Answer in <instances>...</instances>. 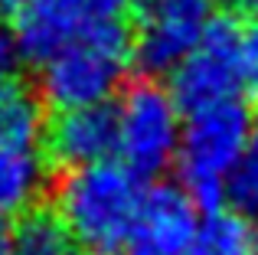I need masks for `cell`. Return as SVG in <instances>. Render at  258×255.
<instances>
[{
	"label": "cell",
	"instance_id": "cell-1",
	"mask_svg": "<svg viewBox=\"0 0 258 255\" xmlns=\"http://www.w3.org/2000/svg\"><path fill=\"white\" fill-rule=\"evenodd\" d=\"M144 177L121 160L66 170L56 183V213L66 219L79 245L95 255H114L124 249L131 226L144 200Z\"/></svg>",
	"mask_w": 258,
	"mask_h": 255
},
{
	"label": "cell",
	"instance_id": "cell-2",
	"mask_svg": "<svg viewBox=\"0 0 258 255\" xmlns=\"http://www.w3.org/2000/svg\"><path fill=\"white\" fill-rule=\"evenodd\" d=\"M252 124L255 111L242 95L186 115L176 151V173H180V186L193 197L200 213L229 203L226 186L248 144Z\"/></svg>",
	"mask_w": 258,
	"mask_h": 255
},
{
	"label": "cell",
	"instance_id": "cell-3",
	"mask_svg": "<svg viewBox=\"0 0 258 255\" xmlns=\"http://www.w3.org/2000/svg\"><path fill=\"white\" fill-rule=\"evenodd\" d=\"M131 62V30L124 20L95 23L85 36L39 66V98L56 111L105 105L124 82Z\"/></svg>",
	"mask_w": 258,
	"mask_h": 255
},
{
	"label": "cell",
	"instance_id": "cell-4",
	"mask_svg": "<svg viewBox=\"0 0 258 255\" xmlns=\"http://www.w3.org/2000/svg\"><path fill=\"white\" fill-rule=\"evenodd\" d=\"M118 115V160L138 177H157L176 160L180 151V105L173 92L151 76L131 82L121 92Z\"/></svg>",
	"mask_w": 258,
	"mask_h": 255
},
{
	"label": "cell",
	"instance_id": "cell-5",
	"mask_svg": "<svg viewBox=\"0 0 258 255\" xmlns=\"http://www.w3.org/2000/svg\"><path fill=\"white\" fill-rule=\"evenodd\" d=\"M245 82V26L229 13L209 17L200 46L170 72V92L183 115L239 98Z\"/></svg>",
	"mask_w": 258,
	"mask_h": 255
},
{
	"label": "cell",
	"instance_id": "cell-6",
	"mask_svg": "<svg viewBox=\"0 0 258 255\" xmlns=\"http://www.w3.org/2000/svg\"><path fill=\"white\" fill-rule=\"evenodd\" d=\"M209 26L203 0H138L131 59L144 76H170L200 46Z\"/></svg>",
	"mask_w": 258,
	"mask_h": 255
},
{
	"label": "cell",
	"instance_id": "cell-7",
	"mask_svg": "<svg viewBox=\"0 0 258 255\" xmlns=\"http://www.w3.org/2000/svg\"><path fill=\"white\" fill-rule=\"evenodd\" d=\"M200 206L180 183H151L124 242V255H189Z\"/></svg>",
	"mask_w": 258,
	"mask_h": 255
},
{
	"label": "cell",
	"instance_id": "cell-8",
	"mask_svg": "<svg viewBox=\"0 0 258 255\" xmlns=\"http://www.w3.org/2000/svg\"><path fill=\"white\" fill-rule=\"evenodd\" d=\"M43 154L59 173L108 160L118 154V115L108 105L56 111L43 131Z\"/></svg>",
	"mask_w": 258,
	"mask_h": 255
},
{
	"label": "cell",
	"instance_id": "cell-9",
	"mask_svg": "<svg viewBox=\"0 0 258 255\" xmlns=\"http://www.w3.org/2000/svg\"><path fill=\"white\" fill-rule=\"evenodd\" d=\"M92 26L95 20L88 17L82 0H23L10 20L20 59L36 69L85 36Z\"/></svg>",
	"mask_w": 258,
	"mask_h": 255
},
{
	"label": "cell",
	"instance_id": "cell-10",
	"mask_svg": "<svg viewBox=\"0 0 258 255\" xmlns=\"http://www.w3.org/2000/svg\"><path fill=\"white\" fill-rule=\"evenodd\" d=\"M189 255H258V226L235 206H219L200 216Z\"/></svg>",
	"mask_w": 258,
	"mask_h": 255
},
{
	"label": "cell",
	"instance_id": "cell-11",
	"mask_svg": "<svg viewBox=\"0 0 258 255\" xmlns=\"http://www.w3.org/2000/svg\"><path fill=\"white\" fill-rule=\"evenodd\" d=\"M43 105L46 102L39 92L13 79H0V147L33 151V144H39L46 131Z\"/></svg>",
	"mask_w": 258,
	"mask_h": 255
},
{
	"label": "cell",
	"instance_id": "cell-12",
	"mask_svg": "<svg viewBox=\"0 0 258 255\" xmlns=\"http://www.w3.org/2000/svg\"><path fill=\"white\" fill-rule=\"evenodd\" d=\"M10 255H82V245L56 213V206H33L20 213Z\"/></svg>",
	"mask_w": 258,
	"mask_h": 255
},
{
	"label": "cell",
	"instance_id": "cell-13",
	"mask_svg": "<svg viewBox=\"0 0 258 255\" xmlns=\"http://www.w3.org/2000/svg\"><path fill=\"white\" fill-rule=\"evenodd\" d=\"M43 190V164L33 151L0 147V219L33 210Z\"/></svg>",
	"mask_w": 258,
	"mask_h": 255
},
{
	"label": "cell",
	"instance_id": "cell-14",
	"mask_svg": "<svg viewBox=\"0 0 258 255\" xmlns=\"http://www.w3.org/2000/svg\"><path fill=\"white\" fill-rule=\"evenodd\" d=\"M226 193H229V203L239 213H245V216H255L258 213V115H255L245 151H242L239 164H235L232 177H229Z\"/></svg>",
	"mask_w": 258,
	"mask_h": 255
},
{
	"label": "cell",
	"instance_id": "cell-15",
	"mask_svg": "<svg viewBox=\"0 0 258 255\" xmlns=\"http://www.w3.org/2000/svg\"><path fill=\"white\" fill-rule=\"evenodd\" d=\"M82 4L95 23H108V20H124L127 13H134L138 0H82Z\"/></svg>",
	"mask_w": 258,
	"mask_h": 255
},
{
	"label": "cell",
	"instance_id": "cell-16",
	"mask_svg": "<svg viewBox=\"0 0 258 255\" xmlns=\"http://www.w3.org/2000/svg\"><path fill=\"white\" fill-rule=\"evenodd\" d=\"M245 82L258 92V20L245 26Z\"/></svg>",
	"mask_w": 258,
	"mask_h": 255
},
{
	"label": "cell",
	"instance_id": "cell-17",
	"mask_svg": "<svg viewBox=\"0 0 258 255\" xmlns=\"http://www.w3.org/2000/svg\"><path fill=\"white\" fill-rule=\"evenodd\" d=\"M17 59H20V49H17V39H13V30L7 23H0V79H10Z\"/></svg>",
	"mask_w": 258,
	"mask_h": 255
},
{
	"label": "cell",
	"instance_id": "cell-18",
	"mask_svg": "<svg viewBox=\"0 0 258 255\" xmlns=\"http://www.w3.org/2000/svg\"><path fill=\"white\" fill-rule=\"evenodd\" d=\"M13 249V229L7 226V219H0V255H10Z\"/></svg>",
	"mask_w": 258,
	"mask_h": 255
},
{
	"label": "cell",
	"instance_id": "cell-19",
	"mask_svg": "<svg viewBox=\"0 0 258 255\" xmlns=\"http://www.w3.org/2000/svg\"><path fill=\"white\" fill-rule=\"evenodd\" d=\"M20 4H23V0H0V7H4V10H10V13H13V10H17V7H20Z\"/></svg>",
	"mask_w": 258,
	"mask_h": 255
},
{
	"label": "cell",
	"instance_id": "cell-20",
	"mask_svg": "<svg viewBox=\"0 0 258 255\" xmlns=\"http://www.w3.org/2000/svg\"><path fill=\"white\" fill-rule=\"evenodd\" d=\"M245 4H248V7H255V10H258V0H245Z\"/></svg>",
	"mask_w": 258,
	"mask_h": 255
},
{
	"label": "cell",
	"instance_id": "cell-21",
	"mask_svg": "<svg viewBox=\"0 0 258 255\" xmlns=\"http://www.w3.org/2000/svg\"><path fill=\"white\" fill-rule=\"evenodd\" d=\"M203 4H209V0H203Z\"/></svg>",
	"mask_w": 258,
	"mask_h": 255
}]
</instances>
